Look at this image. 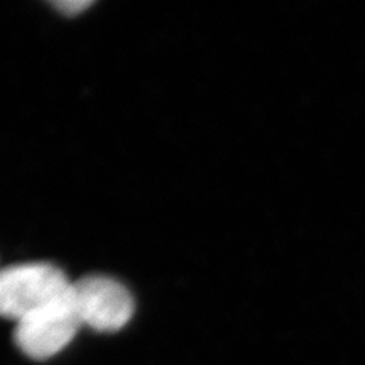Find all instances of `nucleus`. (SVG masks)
I'll use <instances>...</instances> for the list:
<instances>
[{"instance_id": "nucleus-1", "label": "nucleus", "mask_w": 365, "mask_h": 365, "mask_svg": "<svg viewBox=\"0 0 365 365\" xmlns=\"http://www.w3.org/2000/svg\"><path fill=\"white\" fill-rule=\"evenodd\" d=\"M72 282L48 262L9 265L0 269V317L20 322L63 297Z\"/></svg>"}, {"instance_id": "nucleus-3", "label": "nucleus", "mask_w": 365, "mask_h": 365, "mask_svg": "<svg viewBox=\"0 0 365 365\" xmlns=\"http://www.w3.org/2000/svg\"><path fill=\"white\" fill-rule=\"evenodd\" d=\"M71 289L83 326L98 332H118L133 318V295L116 279L90 274L72 282Z\"/></svg>"}, {"instance_id": "nucleus-2", "label": "nucleus", "mask_w": 365, "mask_h": 365, "mask_svg": "<svg viewBox=\"0 0 365 365\" xmlns=\"http://www.w3.org/2000/svg\"><path fill=\"white\" fill-rule=\"evenodd\" d=\"M71 288L60 299L16 323L14 341L26 356L36 361L55 356L83 327Z\"/></svg>"}, {"instance_id": "nucleus-4", "label": "nucleus", "mask_w": 365, "mask_h": 365, "mask_svg": "<svg viewBox=\"0 0 365 365\" xmlns=\"http://www.w3.org/2000/svg\"><path fill=\"white\" fill-rule=\"evenodd\" d=\"M91 5H93L91 0H58V2H53V6L66 16H76Z\"/></svg>"}]
</instances>
